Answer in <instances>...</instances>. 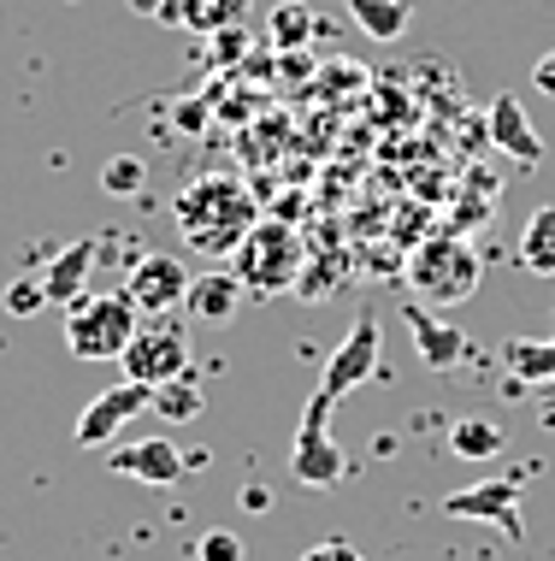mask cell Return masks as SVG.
Instances as JSON below:
<instances>
[{
  "instance_id": "obj_1",
  "label": "cell",
  "mask_w": 555,
  "mask_h": 561,
  "mask_svg": "<svg viewBox=\"0 0 555 561\" xmlns=\"http://www.w3.org/2000/svg\"><path fill=\"white\" fill-rule=\"evenodd\" d=\"M172 219H177V237L189 242L195 254H236L243 249V237L261 225V214H254V195L236 184V178H195V184L172 202Z\"/></svg>"
},
{
  "instance_id": "obj_2",
  "label": "cell",
  "mask_w": 555,
  "mask_h": 561,
  "mask_svg": "<svg viewBox=\"0 0 555 561\" xmlns=\"http://www.w3.org/2000/svg\"><path fill=\"white\" fill-rule=\"evenodd\" d=\"M478 249L467 237H431L414 249L408 261V290L426 301V308H455L478 290Z\"/></svg>"
},
{
  "instance_id": "obj_3",
  "label": "cell",
  "mask_w": 555,
  "mask_h": 561,
  "mask_svg": "<svg viewBox=\"0 0 555 561\" xmlns=\"http://www.w3.org/2000/svg\"><path fill=\"white\" fill-rule=\"evenodd\" d=\"M137 325H142V313L125 290L83 296V301H71V313H66V348L78 360H118L130 348V337H137Z\"/></svg>"
},
{
  "instance_id": "obj_4",
  "label": "cell",
  "mask_w": 555,
  "mask_h": 561,
  "mask_svg": "<svg viewBox=\"0 0 555 561\" xmlns=\"http://www.w3.org/2000/svg\"><path fill=\"white\" fill-rule=\"evenodd\" d=\"M231 261H236L231 272L243 278L248 296H278V290H296L308 254H302V237H296L284 219H261V225L243 237V249H236Z\"/></svg>"
},
{
  "instance_id": "obj_5",
  "label": "cell",
  "mask_w": 555,
  "mask_h": 561,
  "mask_svg": "<svg viewBox=\"0 0 555 561\" xmlns=\"http://www.w3.org/2000/svg\"><path fill=\"white\" fill-rule=\"evenodd\" d=\"M332 397L325 390H313V402H308V414H302V432H296V449H290V473L296 484H308V491H337L343 473H349V455H343L332 444Z\"/></svg>"
},
{
  "instance_id": "obj_6",
  "label": "cell",
  "mask_w": 555,
  "mask_h": 561,
  "mask_svg": "<svg viewBox=\"0 0 555 561\" xmlns=\"http://www.w3.org/2000/svg\"><path fill=\"white\" fill-rule=\"evenodd\" d=\"M118 367H125L130 385H148V390L184 378L189 373V337H184V325H172V320L137 325V337H130V348L118 355Z\"/></svg>"
},
{
  "instance_id": "obj_7",
  "label": "cell",
  "mask_w": 555,
  "mask_h": 561,
  "mask_svg": "<svg viewBox=\"0 0 555 561\" xmlns=\"http://www.w3.org/2000/svg\"><path fill=\"white\" fill-rule=\"evenodd\" d=\"M189 266L177 261V254H142L137 266H130L125 278V296L137 301V313H148V320H166L172 308H184L189 296Z\"/></svg>"
},
{
  "instance_id": "obj_8",
  "label": "cell",
  "mask_w": 555,
  "mask_h": 561,
  "mask_svg": "<svg viewBox=\"0 0 555 561\" xmlns=\"http://www.w3.org/2000/svg\"><path fill=\"white\" fill-rule=\"evenodd\" d=\"M379 348H384V337H379V320H372V313H361V320L349 325V337L337 343V355L325 360L320 390H325L332 402H343L349 390H361L367 378H372V367H379Z\"/></svg>"
},
{
  "instance_id": "obj_9",
  "label": "cell",
  "mask_w": 555,
  "mask_h": 561,
  "mask_svg": "<svg viewBox=\"0 0 555 561\" xmlns=\"http://www.w3.org/2000/svg\"><path fill=\"white\" fill-rule=\"evenodd\" d=\"M142 408H154V390H148V385H130V378H125V385L101 390V397L83 408V414H78V432H71V437H78L83 449H107L113 437L142 414Z\"/></svg>"
},
{
  "instance_id": "obj_10",
  "label": "cell",
  "mask_w": 555,
  "mask_h": 561,
  "mask_svg": "<svg viewBox=\"0 0 555 561\" xmlns=\"http://www.w3.org/2000/svg\"><path fill=\"white\" fill-rule=\"evenodd\" d=\"M107 467L118 479H137V484H154L166 491L189 473V455L172 444V437H137V444H107Z\"/></svg>"
},
{
  "instance_id": "obj_11",
  "label": "cell",
  "mask_w": 555,
  "mask_h": 561,
  "mask_svg": "<svg viewBox=\"0 0 555 561\" xmlns=\"http://www.w3.org/2000/svg\"><path fill=\"white\" fill-rule=\"evenodd\" d=\"M520 491H527L520 479H485V484H467V491L443 496V514H455V520H485V526H497V533L520 538Z\"/></svg>"
},
{
  "instance_id": "obj_12",
  "label": "cell",
  "mask_w": 555,
  "mask_h": 561,
  "mask_svg": "<svg viewBox=\"0 0 555 561\" xmlns=\"http://www.w3.org/2000/svg\"><path fill=\"white\" fill-rule=\"evenodd\" d=\"M408 331H414V348H419V360H426L431 373H449L461 355H467V337H461L455 325H443L426 301H408Z\"/></svg>"
},
{
  "instance_id": "obj_13",
  "label": "cell",
  "mask_w": 555,
  "mask_h": 561,
  "mask_svg": "<svg viewBox=\"0 0 555 561\" xmlns=\"http://www.w3.org/2000/svg\"><path fill=\"white\" fill-rule=\"evenodd\" d=\"M490 142H497L514 165H537V160H544V142H537L532 118H527V107H520L514 95L490 101Z\"/></svg>"
},
{
  "instance_id": "obj_14",
  "label": "cell",
  "mask_w": 555,
  "mask_h": 561,
  "mask_svg": "<svg viewBox=\"0 0 555 561\" xmlns=\"http://www.w3.org/2000/svg\"><path fill=\"white\" fill-rule=\"evenodd\" d=\"M89 266H95V242H66V254H54L48 272H42L48 308H71V301L89 296Z\"/></svg>"
},
{
  "instance_id": "obj_15",
  "label": "cell",
  "mask_w": 555,
  "mask_h": 561,
  "mask_svg": "<svg viewBox=\"0 0 555 561\" xmlns=\"http://www.w3.org/2000/svg\"><path fill=\"white\" fill-rule=\"evenodd\" d=\"M243 278L236 272H201V278L189 284V296H184V308H189V320H201V325H224L236 308H243Z\"/></svg>"
},
{
  "instance_id": "obj_16",
  "label": "cell",
  "mask_w": 555,
  "mask_h": 561,
  "mask_svg": "<svg viewBox=\"0 0 555 561\" xmlns=\"http://www.w3.org/2000/svg\"><path fill=\"white\" fill-rule=\"evenodd\" d=\"M502 367L514 378V390H544L555 378V337L550 343H532V337H508L502 348Z\"/></svg>"
},
{
  "instance_id": "obj_17",
  "label": "cell",
  "mask_w": 555,
  "mask_h": 561,
  "mask_svg": "<svg viewBox=\"0 0 555 561\" xmlns=\"http://www.w3.org/2000/svg\"><path fill=\"white\" fill-rule=\"evenodd\" d=\"M514 261L532 272V278H555V207H537V214L520 225Z\"/></svg>"
},
{
  "instance_id": "obj_18",
  "label": "cell",
  "mask_w": 555,
  "mask_h": 561,
  "mask_svg": "<svg viewBox=\"0 0 555 561\" xmlns=\"http://www.w3.org/2000/svg\"><path fill=\"white\" fill-rule=\"evenodd\" d=\"M254 0H177V24L195 30V36H219V30L243 24Z\"/></svg>"
},
{
  "instance_id": "obj_19",
  "label": "cell",
  "mask_w": 555,
  "mask_h": 561,
  "mask_svg": "<svg viewBox=\"0 0 555 561\" xmlns=\"http://www.w3.org/2000/svg\"><path fill=\"white\" fill-rule=\"evenodd\" d=\"M349 19L361 24L372 42H396L402 30L414 24V7L408 0H349Z\"/></svg>"
},
{
  "instance_id": "obj_20",
  "label": "cell",
  "mask_w": 555,
  "mask_h": 561,
  "mask_svg": "<svg viewBox=\"0 0 555 561\" xmlns=\"http://www.w3.org/2000/svg\"><path fill=\"white\" fill-rule=\"evenodd\" d=\"M449 449H455L461 461H497L508 449V432L490 426V420H455V426H449Z\"/></svg>"
},
{
  "instance_id": "obj_21",
  "label": "cell",
  "mask_w": 555,
  "mask_h": 561,
  "mask_svg": "<svg viewBox=\"0 0 555 561\" xmlns=\"http://www.w3.org/2000/svg\"><path fill=\"white\" fill-rule=\"evenodd\" d=\"M207 408V397H201V385L184 373V378H172V385H160L154 390V414L166 420V426H189L195 414Z\"/></svg>"
},
{
  "instance_id": "obj_22",
  "label": "cell",
  "mask_w": 555,
  "mask_h": 561,
  "mask_svg": "<svg viewBox=\"0 0 555 561\" xmlns=\"http://www.w3.org/2000/svg\"><path fill=\"white\" fill-rule=\"evenodd\" d=\"M266 36H273V48H302V42L313 36V12L308 0H278L273 7V24H266Z\"/></svg>"
},
{
  "instance_id": "obj_23",
  "label": "cell",
  "mask_w": 555,
  "mask_h": 561,
  "mask_svg": "<svg viewBox=\"0 0 555 561\" xmlns=\"http://www.w3.org/2000/svg\"><path fill=\"white\" fill-rule=\"evenodd\" d=\"M101 190L113 195V202H130V195L148 190V160L142 154H113L101 165Z\"/></svg>"
},
{
  "instance_id": "obj_24",
  "label": "cell",
  "mask_w": 555,
  "mask_h": 561,
  "mask_svg": "<svg viewBox=\"0 0 555 561\" xmlns=\"http://www.w3.org/2000/svg\"><path fill=\"white\" fill-rule=\"evenodd\" d=\"M48 308V290H42V278H12L7 284V313H19V320H30V313Z\"/></svg>"
},
{
  "instance_id": "obj_25",
  "label": "cell",
  "mask_w": 555,
  "mask_h": 561,
  "mask_svg": "<svg viewBox=\"0 0 555 561\" xmlns=\"http://www.w3.org/2000/svg\"><path fill=\"white\" fill-rule=\"evenodd\" d=\"M195 561H243V538L219 526V533H207L201 543H195Z\"/></svg>"
},
{
  "instance_id": "obj_26",
  "label": "cell",
  "mask_w": 555,
  "mask_h": 561,
  "mask_svg": "<svg viewBox=\"0 0 555 561\" xmlns=\"http://www.w3.org/2000/svg\"><path fill=\"white\" fill-rule=\"evenodd\" d=\"M302 561H367L349 538H320L313 550H302Z\"/></svg>"
},
{
  "instance_id": "obj_27",
  "label": "cell",
  "mask_w": 555,
  "mask_h": 561,
  "mask_svg": "<svg viewBox=\"0 0 555 561\" xmlns=\"http://www.w3.org/2000/svg\"><path fill=\"white\" fill-rule=\"evenodd\" d=\"M207 42H213V54H219V59H236V54H243V42H248V30H243V24H231V30H219V36H207Z\"/></svg>"
},
{
  "instance_id": "obj_28",
  "label": "cell",
  "mask_w": 555,
  "mask_h": 561,
  "mask_svg": "<svg viewBox=\"0 0 555 561\" xmlns=\"http://www.w3.org/2000/svg\"><path fill=\"white\" fill-rule=\"evenodd\" d=\"M532 83L544 89V95H555V48H550V54H544V59H537V66H532Z\"/></svg>"
},
{
  "instance_id": "obj_29",
  "label": "cell",
  "mask_w": 555,
  "mask_h": 561,
  "mask_svg": "<svg viewBox=\"0 0 555 561\" xmlns=\"http://www.w3.org/2000/svg\"><path fill=\"white\" fill-rule=\"evenodd\" d=\"M243 508L248 514H266V508H273V491H266V484H243Z\"/></svg>"
},
{
  "instance_id": "obj_30",
  "label": "cell",
  "mask_w": 555,
  "mask_h": 561,
  "mask_svg": "<svg viewBox=\"0 0 555 561\" xmlns=\"http://www.w3.org/2000/svg\"><path fill=\"white\" fill-rule=\"evenodd\" d=\"M177 125H184V130H201V125H207L201 101H184V107H177Z\"/></svg>"
},
{
  "instance_id": "obj_31",
  "label": "cell",
  "mask_w": 555,
  "mask_h": 561,
  "mask_svg": "<svg viewBox=\"0 0 555 561\" xmlns=\"http://www.w3.org/2000/svg\"><path fill=\"white\" fill-rule=\"evenodd\" d=\"M166 7H172V0H130V12H137V19H160Z\"/></svg>"
},
{
  "instance_id": "obj_32",
  "label": "cell",
  "mask_w": 555,
  "mask_h": 561,
  "mask_svg": "<svg viewBox=\"0 0 555 561\" xmlns=\"http://www.w3.org/2000/svg\"><path fill=\"white\" fill-rule=\"evenodd\" d=\"M537 414H544L550 426H555V378H550V385H544V397H537Z\"/></svg>"
}]
</instances>
